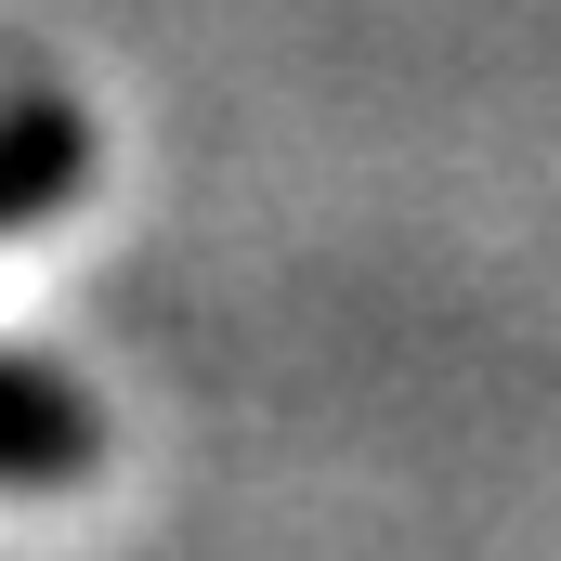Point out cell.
Segmentation results:
<instances>
[{
    "instance_id": "cell-1",
    "label": "cell",
    "mask_w": 561,
    "mask_h": 561,
    "mask_svg": "<svg viewBox=\"0 0 561 561\" xmlns=\"http://www.w3.org/2000/svg\"><path fill=\"white\" fill-rule=\"evenodd\" d=\"M92 457H105L92 392L53 379V366H26V353H0V483H13V496H53V483H79Z\"/></svg>"
},
{
    "instance_id": "cell-2",
    "label": "cell",
    "mask_w": 561,
    "mask_h": 561,
    "mask_svg": "<svg viewBox=\"0 0 561 561\" xmlns=\"http://www.w3.org/2000/svg\"><path fill=\"white\" fill-rule=\"evenodd\" d=\"M79 183H92L79 105H0V236H26L39 209H66Z\"/></svg>"
}]
</instances>
